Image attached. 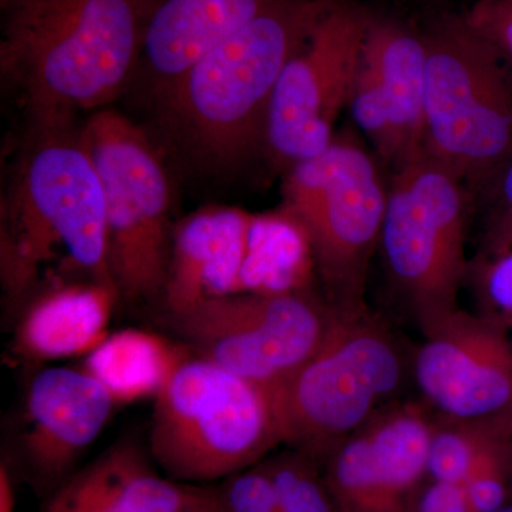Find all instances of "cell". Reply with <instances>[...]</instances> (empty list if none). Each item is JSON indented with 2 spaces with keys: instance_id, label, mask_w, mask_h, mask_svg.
Here are the masks:
<instances>
[{
  "instance_id": "obj_1",
  "label": "cell",
  "mask_w": 512,
  "mask_h": 512,
  "mask_svg": "<svg viewBox=\"0 0 512 512\" xmlns=\"http://www.w3.org/2000/svg\"><path fill=\"white\" fill-rule=\"evenodd\" d=\"M333 2L276 0L202 56L154 101L175 148L210 171L232 170L265 150L279 76Z\"/></svg>"
},
{
  "instance_id": "obj_2",
  "label": "cell",
  "mask_w": 512,
  "mask_h": 512,
  "mask_svg": "<svg viewBox=\"0 0 512 512\" xmlns=\"http://www.w3.org/2000/svg\"><path fill=\"white\" fill-rule=\"evenodd\" d=\"M0 67L32 124L106 109L136 74V0H0Z\"/></svg>"
},
{
  "instance_id": "obj_3",
  "label": "cell",
  "mask_w": 512,
  "mask_h": 512,
  "mask_svg": "<svg viewBox=\"0 0 512 512\" xmlns=\"http://www.w3.org/2000/svg\"><path fill=\"white\" fill-rule=\"evenodd\" d=\"M74 124H32L2 228L3 286L13 302L25 298L57 249L92 281L116 288L106 198L83 128Z\"/></svg>"
},
{
  "instance_id": "obj_4",
  "label": "cell",
  "mask_w": 512,
  "mask_h": 512,
  "mask_svg": "<svg viewBox=\"0 0 512 512\" xmlns=\"http://www.w3.org/2000/svg\"><path fill=\"white\" fill-rule=\"evenodd\" d=\"M279 446L274 394L204 357H188L154 399L148 451L177 483H218Z\"/></svg>"
},
{
  "instance_id": "obj_5",
  "label": "cell",
  "mask_w": 512,
  "mask_h": 512,
  "mask_svg": "<svg viewBox=\"0 0 512 512\" xmlns=\"http://www.w3.org/2000/svg\"><path fill=\"white\" fill-rule=\"evenodd\" d=\"M413 372L402 340L369 308L340 312L311 359L274 390L284 446L322 458L397 402Z\"/></svg>"
},
{
  "instance_id": "obj_6",
  "label": "cell",
  "mask_w": 512,
  "mask_h": 512,
  "mask_svg": "<svg viewBox=\"0 0 512 512\" xmlns=\"http://www.w3.org/2000/svg\"><path fill=\"white\" fill-rule=\"evenodd\" d=\"M423 37L421 151L483 188L512 154V67L463 18L440 20Z\"/></svg>"
},
{
  "instance_id": "obj_7",
  "label": "cell",
  "mask_w": 512,
  "mask_h": 512,
  "mask_svg": "<svg viewBox=\"0 0 512 512\" xmlns=\"http://www.w3.org/2000/svg\"><path fill=\"white\" fill-rule=\"evenodd\" d=\"M387 190L355 138L335 137L318 156L286 171L282 214L302 229L326 301L366 309L370 262L380 244Z\"/></svg>"
},
{
  "instance_id": "obj_8",
  "label": "cell",
  "mask_w": 512,
  "mask_h": 512,
  "mask_svg": "<svg viewBox=\"0 0 512 512\" xmlns=\"http://www.w3.org/2000/svg\"><path fill=\"white\" fill-rule=\"evenodd\" d=\"M468 204L463 181L423 151L396 168L387 190L379 248L420 329L460 308Z\"/></svg>"
},
{
  "instance_id": "obj_9",
  "label": "cell",
  "mask_w": 512,
  "mask_h": 512,
  "mask_svg": "<svg viewBox=\"0 0 512 512\" xmlns=\"http://www.w3.org/2000/svg\"><path fill=\"white\" fill-rule=\"evenodd\" d=\"M82 128L106 198L109 268L120 298L163 295L174 241L163 160L143 128L117 111H94Z\"/></svg>"
},
{
  "instance_id": "obj_10",
  "label": "cell",
  "mask_w": 512,
  "mask_h": 512,
  "mask_svg": "<svg viewBox=\"0 0 512 512\" xmlns=\"http://www.w3.org/2000/svg\"><path fill=\"white\" fill-rule=\"evenodd\" d=\"M336 315L311 288L232 293L168 319L191 352L274 392L311 359Z\"/></svg>"
},
{
  "instance_id": "obj_11",
  "label": "cell",
  "mask_w": 512,
  "mask_h": 512,
  "mask_svg": "<svg viewBox=\"0 0 512 512\" xmlns=\"http://www.w3.org/2000/svg\"><path fill=\"white\" fill-rule=\"evenodd\" d=\"M372 16L352 3L323 13L276 83L265 150L286 171L318 156L335 140V124L349 107Z\"/></svg>"
},
{
  "instance_id": "obj_12",
  "label": "cell",
  "mask_w": 512,
  "mask_h": 512,
  "mask_svg": "<svg viewBox=\"0 0 512 512\" xmlns=\"http://www.w3.org/2000/svg\"><path fill=\"white\" fill-rule=\"evenodd\" d=\"M433 417L414 402H394L322 458L340 512H412L429 480Z\"/></svg>"
},
{
  "instance_id": "obj_13",
  "label": "cell",
  "mask_w": 512,
  "mask_h": 512,
  "mask_svg": "<svg viewBox=\"0 0 512 512\" xmlns=\"http://www.w3.org/2000/svg\"><path fill=\"white\" fill-rule=\"evenodd\" d=\"M413 355L420 392L443 416L485 420L512 403V332L458 308L420 329Z\"/></svg>"
},
{
  "instance_id": "obj_14",
  "label": "cell",
  "mask_w": 512,
  "mask_h": 512,
  "mask_svg": "<svg viewBox=\"0 0 512 512\" xmlns=\"http://www.w3.org/2000/svg\"><path fill=\"white\" fill-rule=\"evenodd\" d=\"M113 397L86 370L47 367L33 377L19 447L29 476L53 493L109 423Z\"/></svg>"
},
{
  "instance_id": "obj_15",
  "label": "cell",
  "mask_w": 512,
  "mask_h": 512,
  "mask_svg": "<svg viewBox=\"0 0 512 512\" xmlns=\"http://www.w3.org/2000/svg\"><path fill=\"white\" fill-rule=\"evenodd\" d=\"M276 0H136L143 77L154 101L218 43Z\"/></svg>"
},
{
  "instance_id": "obj_16",
  "label": "cell",
  "mask_w": 512,
  "mask_h": 512,
  "mask_svg": "<svg viewBox=\"0 0 512 512\" xmlns=\"http://www.w3.org/2000/svg\"><path fill=\"white\" fill-rule=\"evenodd\" d=\"M197 487L165 477L150 451L121 441L67 477L45 512H180Z\"/></svg>"
},
{
  "instance_id": "obj_17",
  "label": "cell",
  "mask_w": 512,
  "mask_h": 512,
  "mask_svg": "<svg viewBox=\"0 0 512 512\" xmlns=\"http://www.w3.org/2000/svg\"><path fill=\"white\" fill-rule=\"evenodd\" d=\"M251 217L224 212L192 218L174 232L164 286L167 318L239 292Z\"/></svg>"
},
{
  "instance_id": "obj_18",
  "label": "cell",
  "mask_w": 512,
  "mask_h": 512,
  "mask_svg": "<svg viewBox=\"0 0 512 512\" xmlns=\"http://www.w3.org/2000/svg\"><path fill=\"white\" fill-rule=\"evenodd\" d=\"M119 299L114 286L100 282L50 289L20 316L13 352L32 363L87 356L110 335Z\"/></svg>"
},
{
  "instance_id": "obj_19",
  "label": "cell",
  "mask_w": 512,
  "mask_h": 512,
  "mask_svg": "<svg viewBox=\"0 0 512 512\" xmlns=\"http://www.w3.org/2000/svg\"><path fill=\"white\" fill-rule=\"evenodd\" d=\"M426 59L423 35L394 20H370L360 64L372 77L392 120L399 146V167L421 151Z\"/></svg>"
},
{
  "instance_id": "obj_20",
  "label": "cell",
  "mask_w": 512,
  "mask_h": 512,
  "mask_svg": "<svg viewBox=\"0 0 512 512\" xmlns=\"http://www.w3.org/2000/svg\"><path fill=\"white\" fill-rule=\"evenodd\" d=\"M190 356V349L173 340L130 328L110 333L86 356L83 369L119 406L156 399Z\"/></svg>"
},
{
  "instance_id": "obj_21",
  "label": "cell",
  "mask_w": 512,
  "mask_h": 512,
  "mask_svg": "<svg viewBox=\"0 0 512 512\" xmlns=\"http://www.w3.org/2000/svg\"><path fill=\"white\" fill-rule=\"evenodd\" d=\"M315 262L308 239L286 215L251 218L238 293L311 289Z\"/></svg>"
},
{
  "instance_id": "obj_22",
  "label": "cell",
  "mask_w": 512,
  "mask_h": 512,
  "mask_svg": "<svg viewBox=\"0 0 512 512\" xmlns=\"http://www.w3.org/2000/svg\"><path fill=\"white\" fill-rule=\"evenodd\" d=\"M278 512H340L322 461L299 448L286 447L265 457Z\"/></svg>"
},
{
  "instance_id": "obj_23",
  "label": "cell",
  "mask_w": 512,
  "mask_h": 512,
  "mask_svg": "<svg viewBox=\"0 0 512 512\" xmlns=\"http://www.w3.org/2000/svg\"><path fill=\"white\" fill-rule=\"evenodd\" d=\"M495 436L485 420L433 417L429 444V478L464 484L493 446Z\"/></svg>"
},
{
  "instance_id": "obj_24",
  "label": "cell",
  "mask_w": 512,
  "mask_h": 512,
  "mask_svg": "<svg viewBox=\"0 0 512 512\" xmlns=\"http://www.w3.org/2000/svg\"><path fill=\"white\" fill-rule=\"evenodd\" d=\"M467 284L476 291L478 313L512 332V231L488 232L483 254L470 264Z\"/></svg>"
},
{
  "instance_id": "obj_25",
  "label": "cell",
  "mask_w": 512,
  "mask_h": 512,
  "mask_svg": "<svg viewBox=\"0 0 512 512\" xmlns=\"http://www.w3.org/2000/svg\"><path fill=\"white\" fill-rule=\"evenodd\" d=\"M464 487L473 512H495L511 503L512 439L495 440Z\"/></svg>"
},
{
  "instance_id": "obj_26",
  "label": "cell",
  "mask_w": 512,
  "mask_h": 512,
  "mask_svg": "<svg viewBox=\"0 0 512 512\" xmlns=\"http://www.w3.org/2000/svg\"><path fill=\"white\" fill-rule=\"evenodd\" d=\"M205 487L214 512H278L274 483L264 461Z\"/></svg>"
},
{
  "instance_id": "obj_27",
  "label": "cell",
  "mask_w": 512,
  "mask_h": 512,
  "mask_svg": "<svg viewBox=\"0 0 512 512\" xmlns=\"http://www.w3.org/2000/svg\"><path fill=\"white\" fill-rule=\"evenodd\" d=\"M463 19L512 67V0H478Z\"/></svg>"
},
{
  "instance_id": "obj_28",
  "label": "cell",
  "mask_w": 512,
  "mask_h": 512,
  "mask_svg": "<svg viewBox=\"0 0 512 512\" xmlns=\"http://www.w3.org/2000/svg\"><path fill=\"white\" fill-rule=\"evenodd\" d=\"M412 512H473L464 484L429 478L414 498Z\"/></svg>"
},
{
  "instance_id": "obj_29",
  "label": "cell",
  "mask_w": 512,
  "mask_h": 512,
  "mask_svg": "<svg viewBox=\"0 0 512 512\" xmlns=\"http://www.w3.org/2000/svg\"><path fill=\"white\" fill-rule=\"evenodd\" d=\"M481 190L491 204L490 232L512 231V154Z\"/></svg>"
},
{
  "instance_id": "obj_30",
  "label": "cell",
  "mask_w": 512,
  "mask_h": 512,
  "mask_svg": "<svg viewBox=\"0 0 512 512\" xmlns=\"http://www.w3.org/2000/svg\"><path fill=\"white\" fill-rule=\"evenodd\" d=\"M16 507V485L9 464L0 466V512H13Z\"/></svg>"
},
{
  "instance_id": "obj_31",
  "label": "cell",
  "mask_w": 512,
  "mask_h": 512,
  "mask_svg": "<svg viewBox=\"0 0 512 512\" xmlns=\"http://www.w3.org/2000/svg\"><path fill=\"white\" fill-rule=\"evenodd\" d=\"M488 427L495 434V436L507 437L512 439V403L503 413L497 414V416L491 417V419H485Z\"/></svg>"
},
{
  "instance_id": "obj_32",
  "label": "cell",
  "mask_w": 512,
  "mask_h": 512,
  "mask_svg": "<svg viewBox=\"0 0 512 512\" xmlns=\"http://www.w3.org/2000/svg\"><path fill=\"white\" fill-rule=\"evenodd\" d=\"M180 512H214L205 485H198L194 498Z\"/></svg>"
},
{
  "instance_id": "obj_33",
  "label": "cell",
  "mask_w": 512,
  "mask_h": 512,
  "mask_svg": "<svg viewBox=\"0 0 512 512\" xmlns=\"http://www.w3.org/2000/svg\"><path fill=\"white\" fill-rule=\"evenodd\" d=\"M495 512H512V501H511V503H508L507 505H505V507L501 508V510H498Z\"/></svg>"
}]
</instances>
